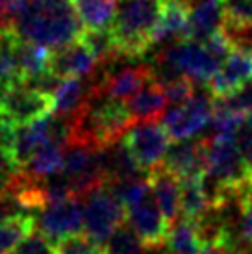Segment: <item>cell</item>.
<instances>
[{
	"instance_id": "32",
	"label": "cell",
	"mask_w": 252,
	"mask_h": 254,
	"mask_svg": "<svg viewBox=\"0 0 252 254\" xmlns=\"http://www.w3.org/2000/svg\"><path fill=\"white\" fill-rule=\"evenodd\" d=\"M236 143H238L239 152L243 156L247 169L251 171V177H252V125L249 121H245V125H243L241 130L238 132Z\"/></svg>"
},
{
	"instance_id": "25",
	"label": "cell",
	"mask_w": 252,
	"mask_h": 254,
	"mask_svg": "<svg viewBox=\"0 0 252 254\" xmlns=\"http://www.w3.org/2000/svg\"><path fill=\"white\" fill-rule=\"evenodd\" d=\"M143 243H141L139 236L135 234L130 225H123L110 236V240L104 243L106 254H141L143 253Z\"/></svg>"
},
{
	"instance_id": "27",
	"label": "cell",
	"mask_w": 252,
	"mask_h": 254,
	"mask_svg": "<svg viewBox=\"0 0 252 254\" xmlns=\"http://www.w3.org/2000/svg\"><path fill=\"white\" fill-rule=\"evenodd\" d=\"M21 165L13 158L11 152L0 148V198H7L15 178L21 173Z\"/></svg>"
},
{
	"instance_id": "22",
	"label": "cell",
	"mask_w": 252,
	"mask_h": 254,
	"mask_svg": "<svg viewBox=\"0 0 252 254\" xmlns=\"http://www.w3.org/2000/svg\"><path fill=\"white\" fill-rule=\"evenodd\" d=\"M35 230L32 213L17 212L0 219V254H9L24 238Z\"/></svg>"
},
{
	"instance_id": "36",
	"label": "cell",
	"mask_w": 252,
	"mask_h": 254,
	"mask_svg": "<svg viewBox=\"0 0 252 254\" xmlns=\"http://www.w3.org/2000/svg\"><path fill=\"white\" fill-rule=\"evenodd\" d=\"M236 254H252V245H247V247H241L236 251Z\"/></svg>"
},
{
	"instance_id": "13",
	"label": "cell",
	"mask_w": 252,
	"mask_h": 254,
	"mask_svg": "<svg viewBox=\"0 0 252 254\" xmlns=\"http://www.w3.org/2000/svg\"><path fill=\"white\" fill-rule=\"evenodd\" d=\"M148 184L156 204L167 219L169 226H173L182 213V184L161 165L148 173Z\"/></svg>"
},
{
	"instance_id": "30",
	"label": "cell",
	"mask_w": 252,
	"mask_h": 254,
	"mask_svg": "<svg viewBox=\"0 0 252 254\" xmlns=\"http://www.w3.org/2000/svg\"><path fill=\"white\" fill-rule=\"evenodd\" d=\"M217 106H223L230 112L241 113V115H249L252 112V84L245 85L243 89L236 91L230 97L224 99H215Z\"/></svg>"
},
{
	"instance_id": "17",
	"label": "cell",
	"mask_w": 252,
	"mask_h": 254,
	"mask_svg": "<svg viewBox=\"0 0 252 254\" xmlns=\"http://www.w3.org/2000/svg\"><path fill=\"white\" fill-rule=\"evenodd\" d=\"M126 106L132 113L133 123H156V119L163 117L167 106L165 87L156 78H152L141 87L135 97L126 102Z\"/></svg>"
},
{
	"instance_id": "31",
	"label": "cell",
	"mask_w": 252,
	"mask_h": 254,
	"mask_svg": "<svg viewBox=\"0 0 252 254\" xmlns=\"http://www.w3.org/2000/svg\"><path fill=\"white\" fill-rule=\"evenodd\" d=\"M165 87V95H167V102L173 106H182L186 104L193 95H195V82L189 78H178L171 84L163 85Z\"/></svg>"
},
{
	"instance_id": "26",
	"label": "cell",
	"mask_w": 252,
	"mask_h": 254,
	"mask_svg": "<svg viewBox=\"0 0 252 254\" xmlns=\"http://www.w3.org/2000/svg\"><path fill=\"white\" fill-rule=\"evenodd\" d=\"M236 240L238 249L252 245V190L247 186L239 193V213L236 226Z\"/></svg>"
},
{
	"instance_id": "28",
	"label": "cell",
	"mask_w": 252,
	"mask_h": 254,
	"mask_svg": "<svg viewBox=\"0 0 252 254\" xmlns=\"http://www.w3.org/2000/svg\"><path fill=\"white\" fill-rule=\"evenodd\" d=\"M102 247L97 245L87 234L69 236L56 243V254H95Z\"/></svg>"
},
{
	"instance_id": "18",
	"label": "cell",
	"mask_w": 252,
	"mask_h": 254,
	"mask_svg": "<svg viewBox=\"0 0 252 254\" xmlns=\"http://www.w3.org/2000/svg\"><path fill=\"white\" fill-rule=\"evenodd\" d=\"M91 80L87 82V78H63L56 91L52 93V108L54 113L60 117H74L93 93Z\"/></svg>"
},
{
	"instance_id": "21",
	"label": "cell",
	"mask_w": 252,
	"mask_h": 254,
	"mask_svg": "<svg viewBox=\"0 0 252 254\" xmlns=\"http://www.w3.org/2000/svg\"><path fill=\"white\" fill-rule=\"evenodd\" d=\"M72 6L85 30H104L110 28L119 0H72Z\"/></svg>"
},
{
	"instance_id": "2",
	"label": "cell",
	"mask_w": 252,
	"mask_h": 254,
	"mask_svg": "<svg viewBox=\"0 0 252 254\" xmlns=\"http://www.w3.org/2000/svg\"><path fill=\"white\" fill-rule=\"evenodd\" d=\"M163 0H119L110 32L119 58L141 60L152 47Z\"/></svg>"
},
{
	"instance_id": "7",
	"label": "cell",
	"mask_w": 252,
	"mask_h": 254,
	"mask_svg": "<svg viewBox=\"0 0 252 254\" xmlns=\"http://www.w3.org/2000/svg\"><path fill=\"white\" fill-rule=\"evenodd\" d=\"M121 141L137 167L147 175L163 163L171 147L167 130L158 123H135Z\"/></svg>"
},
{
	"instance_id": "11",
	"label": "cell",
	"mask_w": 252,
	"mask_h": 254,
	"mask_svg": "<svg viewBox=\"0 0 252 254\" xmlns=\"http://www.w3.org/2000/svg\"><path fill=\"white\" fill-rule=\"evenodd\" d=\"M206 165H208V141H206V137H200L196 141H189V139L178 141L175 147L169 148L167 156L161 163V167L167 169L180 182L204 177Z\"/></svg>"
},
{
	"instance_id": "14",
	"label": "cell",
	"mask_w": 252,
	"mask_h": 254,
	"mask_svg": "<svg viewBox=\"0 0 252 254\" xmlns=\"http://www.w3.org/2000/svg\"><path fill=\"white\" fill-rule=\"evenodd\" d=\"M52 50L37 43L22 41L21 37L15 45V67L19 84H30L35 78L50 72Z\"/></svg>"
},
{
	"instance_id": "20",
	"label": "cell",
	"mask_w": 252,
	"mask_h": 254,
	"mask_svg": "<svg viewBox=\"0 0 252 254\" xmlns=\"http://www.w3.org/2000/svg\"><path fill=\"white\" fill-rule=\"evenodd\" d=\"M202 247V238L196 221L180 217L171 226L165 241V254H198Z\"/></svg>"
},
{
	"instance_id": "5",
	"label": "cell",
	"mask_w": 252,
	"mask_h": 254,
	"mask_svg": "<svg viewBox=\"0 0 252 254\" xmlns=\"http://www.w3.org/2000/svg\"><path fill=\"white\" fill-rule=\"evenodd\" d=\"M54 112L52 97L28 84L0 87V117L13 127L30 125Z\"/></svg>"
},
{
	"instance_id": "16",
	"label": "cell",
	"mask_w": 252,
	"mask_h": 254,
	"mask_svg": "<svg viewBox=\"0 0 252 254\" xmlns=\"http://www.w3.org/2000/svg\"><path fill=\"white\" fill-rule=\"evenodd\" d=\"M189 13H191V6L186 0H163V7H161V15L158 26H156L152 45L167 41L176 43L180 39H186Z\"/></svg>"
},
{
	"instance_id": "3",
	"label": "cell",
	"mask_w": 252,
	"mask_h": 254,
	"mask_svg": "<svg viewBox=\"0 0 252 254\" xmlns=\"http://www.w3.org/2000/svg\"><path fill=\"white\" fill-rule=\"evenodd\" d=\"M206 141H208L206 175L232 195L241 193L249 186L251 171L247 169L236 137H206Z\"/></svg>"
},
{
	"instance_id": "19",
	"label": "cell",
	"mask_w": 252,
	"mask_h": 254,
	"mask_svg": "<svg viewBox=\"0 0 252 254\" xmlns=\"http://www.w3.org/2000/svg\"><path fill=\"white\" fill-rule=\"evenodd\" d=\"M65 163V147L58 143H47L30 156L22 165V173L35 180H47L60 175Z\"/></svg>"
},
{
	"instance_id": "8",
	"label": "cell",
	"mask_w": 252,
	"mask_h": 254,
	"mask_svg": "<svg viewBox=\"0 0 252 254\" xmlns=\"http://www.w3.org/2000/svg\"><path fill=\"white\" fill-rule=\"evenodd\" d=\"M35 219V230L49 238L54 245L69 236L82 234L84 230V210L80 206V198H63L41 208Z\"/></svg>"
},
{
	"instance_id": "40",
	"label": "cell",
	"mask_w": 252,
	"mask_h": 254,
	"mask_svg": "<svg viewBox=\"0 0 252 254\" xmlns=\"http://www.w3.org/2000/svg\"><path fill=\"white\" fill-rule=\"evenodd\" d=\"M249 188L252 190V177H251V180H249Z\"/></svg>"
},
{
	"instance_id": "10",
	"label": "cell",
	"mask_w": 252,
	"mask_h": 254,
	"mask_svg": "<svg viewBox=\"0 0 252 254\" xmlns=\"http://www.w3.org/2000/svg\"><path fill=\"white\" fill-rule=\"evenodd\" d=\"M249 84H252V50L234 47L226 62L208 82V91L213 99H224Z\"/></svg>"
},
{
	"instance_id": "12",
	"label": "cell",
	"mask_w": 252,
	"mask_h": 254,
	"mask_svg": "<svg viewBox=\"0 0 252 254\" xmlns=\"http://www.w3.org/2000/svg\"><path fill=\"white\" fill-rule=\"evenodd\" d=\"M98 69V60L82 39L52 52L50 72L60 78H89Z\"/></svg>"
},
{
	"instance_id": "9",
	"label": "cell",
	"mask_w": 252,
	"mask_h": 254,
	"mask_svg": "<svg viewBox=\"0 0 252 254\" xmlns=\"http://www.w3.org/2000/svg\"><path fill=\"white\" fill-rule=\"evenodd\" d=\"M128 225L132 226L135 234L139 236L141 243L147 249H161L165 247V241L169 236L167 219L163 217L161 210L156 204L152 191L141 202L128 208Z\"/></svg>"
},
{
	"instance_id": "1",
	"label": "cell",
	"mask_w": 252,
	"mask_h": 254,
	"mask_svg": "<svg viewBox=\"0 0 252 254\" xmlns=\"http://www.w3.org/2000/svg\"><path fill=\"white\" fill-rule=\"evenodd\" d=\"M11 28L22 41L63 49L85 32L72 0H22Z\"/></svg>"
},
{
	"instance_id": "15",
	"label": "cell",
	"mask_w": 252,
	"mask_h": 254,
	"mask_svg": "<svg viewBox=\"0 0 252 254\" xmlns=\"http://www.w3.org/2000/svg\"><path fill=\"white\" fill-rule=\"evenodd\" d=\"M224 11L223 0H195L189 13V24L186 39L206 41L211 34L223 28Z\"/></svg>"
},
{
	"instance_id": "6",
	"label": "cell",
	"mask_w": 252,
	"mask_h": 254,
	"mask_svg": "<svg viewBox=\"0 0 252 254\" xmlns=\"http://www.w3.org/2000/svg\"><path fill=\"white\" fill-rule=\"evenodd\" d=\"M215 110V99L211 93H195L182 106H173L163 113L161 127L167 130L173 141H186L202 132L210 125Z\"/></svg>"
},
{
	"instance_id": "4",
	"label": "cell",
	"mask_w": 252,
	"mask_h": 254,
	"mask_svg": "<svg viewBox=\"0 0 252 254\" xmlns=\"http://www.w3.org/2000/svg\"><path fill=\"white\" fill-rule=\"evenodd\" d=\"M125 204L113 195L108 184L85 197L84 230L100 247H104L110 236L125 223Z\"/></svg>"
},
{
	"instance_id": "34",
	"label": "cell",
	"mask_w": 252,
	"mask_h": 254,
	"mask_svg": "<svg viewBox=\"0 0 252 254\" xmlns=\"http://www.w3.org/2000/svg\"><path fill=\"white\" fill-rule=\"evenodd\" d=\"M198 254H236V249L232 247L228 241L215 240V241H206V243H202Z\"/></svg>"
},
{
	"instance_id": "37",
	"label": "cell",
	"mask_w": 252,
	"mask_h": 254,
	"mask_svg": "<svg viewBox=\"0 0 252 254\" xmlns=\"http://www.w3.org/2000/svg\"><path fill=\"white\" fill-rule=\"evenodd\" d=\"M4 85V65H2V56H0V87Z\"/></svg>"
},
{
	"instance_id": "24",
	"label": "cell",
	"mask_w": 252,
	"mask_h": 254,
	"mask_svg": "<svg viewBox=\"0 0 252 254\" xmlns=\"http://www.w3.org/2000/svg\"><path fill=\"white\" fill-rule=\"evenodd\" d=\"M223 30L228 37L252 28V0H223Z\"/></svg>"
},
{
	"instance_id": "38",
	"label": "cell",
	"mask_w": 252,
	"mask_h": 254,
	"mask_svg": "<svg viewBox=\"0 0 252 254\" xmlns=\"http://www.w3.org/2000/svg\"><path fill=\"white\" fill-rule=\"evenodd\" d=\"M95 254H106V253H104V247L100 249V251H97V253H95Z\"/></svg>"
},
{
	"instance_id": "29",
	"label": "cell",
	"mask_w": 252,
	"mask_h": 254,
	"mask_svg": "<svg viewBox=\"0 0 252 254\" xmlns=\"http://www.w3.org/2000/svg\"><path fill=\"white\" fill-rule=\"evenodd\" d=\"M9 254H56V245L49 238H45L41 232L34 230Z\"/></svg>"
},
{
	"instance_id": "35",
	"label": "cell",
	"mask_w": 252,
	"mask_h": 254,
	"mask_svg": "<svg viewBox=\"0 0 252 254\" xmlns=\"http://www.w3.org/2000/svg\"><path fill=\"white\" fill-rule=\"evenodd\" d=\"M9 206H11V202L7 198H0V219L4 215H9Z\"/></svg>"
},
{
	"instance_id": "23",
	"label": "cell",
	"mask_w": 252,
	"mask_h": 254,
	"mask_svg": "<svg viewBox=\"0 0 252 254\" xmlns=\"http://www.w3.org/2000/svg\"><path fill=\"white\" fill-rule=\"evenodd\" d=\"M182 184V215L191 221H200L208 212H211L210 200L204 191L202 177L184 180Z\"/></svg>"
},
{
	"instance_id": "33",
	"label": "cell",
	"mask_w": 252,
	"mask_h": 254,
	"mask_svg": "<svg viewBox=\"0 0 252 254\" xmlns=\"http://www.w3.org/2000/svg\"><path fill=\"white\" fill-rule=\"evenodd\" d=\"M22 0H0V28L9 26L21 7Z\"/></svg>"
},
{
	"instance_id": "39",
	"label": "cell",
	"mask_w": 252,
	"mask_h": 254,
	"mask_svg": "<svg viewBox=\"0 0 252 254\" xmlns=\"http://www.w3.org/2000/svg\"><path fill=\"white\" fill-rule=\"evenodd\" d=\"M247 121H249V123H251V125H252V112L249 113V119H247Z\"/></svg>"
}]
</instances>
